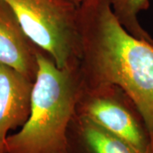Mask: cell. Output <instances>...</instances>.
<instances>
[{
	"label": "cell",
	"mask_w": 153,
	"mask_h": 153,
	"mask_svg": "<svg viewBox=\"0 0 153 153\" xmlns=\"http://www.w3.org/2000/svg\"><path fill=\"white\" fill-rule=\"evenodd\" d=\"M39 49L23 31L10 7L0 0V63L34 82L38 70Z\"/></svg>",
	"instance_id": "8992f818"
},
{
	"label": "cell",
	"mask_w": 153,
	"mask_h": 153,
	"mask_svg": "<svg viewBox=\"0 0 153 153\" xmlns=\"http://www.w3.org/2000/svg\"><path fill=\"white\" fill-rule=\"evenodd\" d=\"M33 81L10 66L0 63V153L11 130L22 128L31 109Z\"/></svg>",
	"instance_id": "5b68a950"
},
{
	"label": "cell",
	"mask_w": 153,
	"mask_h": 153,
	"mask_svg": "<svg viewBox=\"0 0 153 153\" xmlns=\"http://www.w3.org/2000/svg\"><path fill=\"white\" fill-rule=\"evenodd\" d=\"M75 113L124 140L140 152L151 153L150 138L142 117L130 97L117 85L82 82Z\"/></svg>",
	"instance_id": "277c9868"
},
{
	"label": "cell",
	"mask_w": 153,
	"mask_h": 153,
	"mask_svg": "<svg viewBox=\"0 0 153 153\" xmlns=\"http://www.w3.org/2000/svg\"><path fill=\"white\" fill-rule=\"evenodd\" d=\"M83 1H84V0H83ZM83 1H82V2H83Z\"/></svg>",
	"instance_id": "30bf717a"
},
{
	"label": "cell",
	"mask_w": 153,
	"mask_h": 153,
	"mask_svg": "<svg viewBox=\"0 0 153 153\" xmlns=\"http://www.w3.org/2000/svg\"><path fill=\"white\" fill-rule=\"evenodd\" d=\"M108 2L118 22L131 35L141 39H152L138 18L140 13L149 8L150 0H108Z\"/></svg>",
	"instance_id": "ba28073f"
},
{
	"label": "cell",
	"mask_w": 153,
	"mask_h": 153,
	"mask_svg": "<svg viewBox=\"0 0 153 153\" xmlns=\"http://www.w3.org/2000/svg\"><path fill=\"white\" fill-rule=\"evenodd\" d=\"M78 16L82 82L120 87L142 117L153 153V38L131 35L118 22L108 0H84Z\"/></svg>",
	"instance_id": "6da1fadb"
},
{
	"label": "cell",
	"mask_w": 153,
	"mask_h": 153,
	"mask_svg": "<svg viewBox=\"0 0 153 153\" xmlns=\"http://www.w3.org/2000/svg\"><path fill=\"white\" fill-rule=\"evenodd\" d=\"M66 153H141L86 117L73 115L66 134Z\"/></svg>",
	"instance_id": "52a82bcc"
},
{
	"label": "cell",
	"mask_w": 153,
	"mask_h": 153,
	"mask_svg": "<svg viewBox=\"0 0 153 153\" xmlns=\"http://www.w3.org/2000/svg\"><path fill=\"white\" fill-rule=\"evenodd\" d=\"M65 1H67V2H70V3H72L76 5H80L82 4V2L83 0H65Z\"/></svg>",
	"instance_id": "9c48e42d"
},
{
	"label": "cell",
	"mask_w": 153,
	"mask_h": 153,
	"mask_svg": "<svg viewBox=\"0 0 153 153\" xmlns=\"http://www.w3.org/2000/svg\"><path fill=\"white\" fill-rule=\"evenodd\" d=\"M23 31L59 68L78 66L81 54L78 7L65 0H3Z\"/></svg>",
	"instance_id": "3957f363"
},
{
	"label": "cell",
	"mask_w": 153,
	"mask_h": 153,
	"mask_svg": "<svg viewBox=\"0 0 153 153\" xmlns=\"http://www.w3.org/2000/svg\"><path fill=\"white\" fill-rule=\"evenodd\" d=\"M37 58L30 115L19 131L7 137L4 153H66L67 128L82 84L79 68H59L42 49Z\"/></svg>",
	"instance_id": "7a4b0ae2"
}]
</instances>
